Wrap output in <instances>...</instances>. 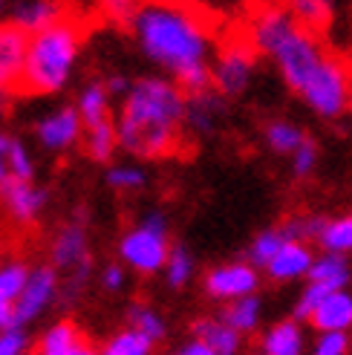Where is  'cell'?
<instances>
[{
    "mask_svg": "<svg viewBox=\"0 0 352 355\" xmlns=\"http://www.w3.org/2000/svg\"><path fill=\"white\" fill-rule=\"evenodd\" d=\"M170 225L162 211H148L118 237V260L133 275H159L170 254Z\"/></svg>",
    "mask_w": 352,
    "mask_h": 355,
    "instance_id": "cell-5",
    "label": "cell"
},
{
    "mask_svg": "<svg viewBox=\"0 0 352 355\" xmlns=\"http://www.w3.org/2000/svg\"><path fill=\"white\" fill-rule=\"evenodd\" d=\"M29 35L12 21H0V90L17 93L24 84Z\"/></svg>",
    "mask_w": 352,
    "mask_h": 355,
    "instance_id": "cell-12",
    "label": "cell"
},
{
    "mask_svg": "<svg viewBox=\"0 0 352 355\" xmlns=\"http://www.w3.org/2000/svg\"><path fill=\"white\" fill-rule=\"evenodd\" d=\"M104 81H107V90L113 93V98H121V96L130 90V81L125 76H110V78H104Z\"/></svg>",
    "mask_w": 352,
    "mask_h": 355,
    "instance_id": "cell-41",
    "label": "cell"
},
{
    "mask_svg": "<svg viewBox=\"0 0 352 355\" xmlns=\"http://www.w3.org/2000/svg\"><path fill=\"white\" fill-rule=\"evenodd\" d=\"M292 173H294V180H306V176L315 171V165H318V148H315V141L306 139L301 148H297L292 156Z\"/></svg>",
    "mask_w": 352,
    "mask_h": 355,
    "instance_id": "cell-36",
    "label": "cell"
},
{
    "mask_svg": "<svg viewBox=\"0 0 352 355\" xmlns=\"http://www.w3.org/2000/svg\"><path fill=\"white\" fill-rule=\"evenodd\" d=\"M12 98H15V93H12V90H0V119H3V116L9 113Z\"/></svg>",
    "mask_w": 352,
    "mask_h": 355,
    "instance_id": "cell-43",
    "label": "cell"
},
{
    "mask_svg": "<svg viewBox=\"0 0 352 355\" xmlns=\"http://www.w3.org/2000/svg\"><path fill=\"white\" fill-rule=\"evenodd\" d=\"M193 338H200L220 355H240L245 347V335L237 332L222 315H205L193 324Z\"/></svg>",
    "mask_w": 352,
    "mask_h": 355,
    "instance_id": "cell-19",
    "label": "cell"
},
{
    "mask_svg": "<svg viewBox=\"0 0 352 355\" xmlns=\"http://www.w3.org/2000/svg\"><path fill=\"white\" fill-rule=\"evenodd\" d=\"M29 335L24 332V327H9L0 329V355H24L29 352Z\"/></svg>",
    "mask_w": 352,
    "mask_h": 355,
    "instance_id": "cell-38",
    "label": "cell"
},
{
    "mask_svg": "<svg viewBox=\"0 0 352 355\" xmlns=\"http://www.w3.org/2000/svg\"><path fill=\"white\" fill-rule=\"evenodd\" d=\"M309 136L301 124H294L292 119H272L266 128H263V141L272 153H280V156H292L297 148L303 145Z\"/></svg>",
    "mask_w": 352,
    "mask_h": 355,
    "instance_id": "cell-25",
    "label": "cell"
},
{
    "mask_svg": "<svg viewBox=\"0 0 352 355\" xmlns=\"http://www.w3.org/2000/svg\"><path fill=\"white\" fill-rule=\"evenodd\" d=\"M252 355H266V352H260V349H257V352H252Z\"/></svg>",
    "mask_w": 352,
    "mask_h": 355,
    "instance_id": "cell-46",
    "label": "cell"
},
{
    "mask_svg": "<svg viewBox=\"0 0 352 355\" xmlns=\"http://www.w3.org/2000/svg\"><path fill=\"white\" fill-rule=\"evenodd\" d=\"M306 349H309V338L303 321H297V318L274 321L272 327L260 332V352L266 355H306Z\"/></svg>",
    "mask_w": 352,
    "mask_h": 355,
    "instance_id": "cell-16",
    "label": "cell"
},
{
    "mask_svg": "<svg viewBox=\"0 0 352 355\" xmlns=\"http://www.w3.org/2000/svg\"><path fill=\"white\" fill-rule=\"evenodd\" d=\"M12 145H15V136L0 130V185H6L12 180Z\"/></svg>",
    "mask_w": 352,
    "mask_h": 355,
    "instance_id": "cell-39",
    "label": "cell"
},
{
    "mask_svg": "<svg viewBox=\"0 0 352 355\" xmlns=\"http://www.w3.org/2000/svg\"><path fill=\"white\" fill-rule=\"evenodd\" d=\"M84 332L76 321H69V318H61V321L49 324L38 344H35V355H69L78 344H84Z\"/></svg>",
    "mask_w": 352,
    "mask_h": 355,
    "instance_id": "cell-22",
    "label": "cell"
},
{
    "mask_svg": "<svg viewBox=\"0 0 352 355\" xmlns=\"http://www.w3.org/2000/svg\"><path fill=\"white\" fill-rule=\"evenodd\" d=\"M107 185L118 193H136L148 185V171L136 162H118L107 168Z\"/></svg>",
    "mask_w": 352,
    "mask_h": 355,
    "instance_id": "cell-32",
    "label": "cell"
},
{
    "mask_svg": "<svg viewBox=\"0 0 352 355\" xmlns=\"http://www.w3.org/2000/svg\"><path fill=\"white\" fill-rule=\"evenodd\" d=\"M127 29L139 52L185 93L211 87L217 38L211 21L197 6L185 0H142Z\"/></svg>",
    "mask_w": 352,
    "mask_h": 355,
    "instance_id": "cell-2",
    "label": "cell"
},
{
    "mask_svg": "<svg viewBox=\"0 0 352 355\" xmlns=\"http://www.w3.org/2000/svg\"><path fill=\"white\" fill-rule=\"evenodd\" d=\"M12 3H15V0H0V17H6V15H9Z\"/></svg>",
    "mask_w": 352,
    "mask_h": 355,
    "instance_id": "cell-45",
    "label": "cell"
},
{
    "mask_svg": "<svg viewBox=\"0 0 352 355\" xmlns=\"http://www.w3.org/2000/svg\"><path fill=\"white\" fill-rule=\"evenodd\" d=\"M84 49V26L73 17L29 35L21 93L55 96L73 81Z\"/></svg>",
    "mask_w": 352,
    "mask_h": 355,
    "instance_id": "cell-4",
    "label": "cell"
},
{
    "mask_svg": "<svg viewBox=\"0 0 352 355\" xmlns=\"http://www.w3.org/2000/svg\"><path fill=\"white\" fill-rule=\"evenodd\" d=\"M153 349H156V341L130 324L125 329L113 332L110 338L101 344V355H153Z\"/></svg>",
    "mask_w": 352,
    "mask_h": 355,
    "instance_id": "cell-28",
    "label": "cell"
},
{
    "mask_svg": "<svg viewBox=\"0 0 352 355\" xmlns=\"http://www.w3.org/2000/svg\"><path fill=\"white\" fill-rule=\"evenodd\" d=\"M257 49L245 35H234L217 46L211 61V87L222 98H240L249 93V87L257 76Z\"/></svg>",
    "mask_w": 352,
    "mask_h": 355,
    "instance_id": "cell-6",
    "label": "cell"
},
{
    "mask_svg": "<svg viewBox=\"0 0 352 355\" xmlns=\"http://www.w3.org/2000/svg\"><path fill=\"white\" fill-rule=\"evenodd\" d=\"M292 237L303 240V237H301V223H297V217H289V220L277 223V225L263 228V232H257V234L252 237L249 252H245V260L254 263L257 269L263 272V269H266V263H269V260L280 252V248H283V243L292 240Z\"/></svg>",
    "mask_w": 352,
    "mask_h": 355,
    "instance_id": "cell-18",
    "label": "cell"
},
{
    "mask_svg": "<svg viewBox=\"0 0 352 355\" xmlns=\"http://www.w3.org/2000/svg\"><path fill=\"white\" fill-rule=\"evenodd\" d=\"M326 295V289H321V286H315V283H306L303 280V289H301V295H297V300H294V312H292V318H297V321H309L312 318V312H315V306L321 304V297Z\"/></svg>",
    "mask_w": 352,
    "mask_h": 355,
    "instance_id": "cell-35",
    "label": "cell"
},
{
    "mask_svg": "<svg viewBox=\"0 0 352 355\" xmlns=\"http://www.w3.org/2000/svg\"><path fill=\"white\" fill-rule=\"evenodd\" d=\"M283 6L297 24H303L312 32L329 29L332 17H335V0H283Z\"/></svg>",
    "mask_w": 352,
    "mask_h": 355,
    "instance_id": "cell-26",
    "label": "cell"
},
{
    "mask_svg": "<svg viewBox=\"0 0 352 355\" xmlns=\"http://www.w3.org/2000/svg\"><path fill=\"white\" fill-rule=\"evenodd\" d=\"M49 263L55 266L58 272L69 275L84 266H93V254H90V232H87L84 217H76L64 223L49 245Z\"/></svg>",
    "mask_w": 352,
    "mask_h": 355,
    "instance_id": "cell-10",
    "label": "cell"
},
{
    "mask_svg": "<svg viewBox=\"0 0 352 355\" xmlns=\"http://www.w3.org/2000/svg\"><path fill=\"white\" fill-rule=\"evenodd\" d=\"M139 6H142V0H98V12L118 26H130Z\"/></svg>",
    "mask_w": 352,
    "mask_h": 355,
    "instance_id": "cell-34",
    "label": "cell"
},
{
    "mask_svg": "<svg viewBox=\"0 0 352 355\" xmlns=\"http://www.w3.org/2000/svg\"><path fill=\"white\" fill-rule=\"evenodd\" d=\"M315 263V248L309 240H286L283 248L266 263V277L274 283H297V280H306L309 269Z\"/></svg>",
    "mask_w": 352,
    "mask_h": 355,
    "instance_id": "cell-13",
    "label": "cell"
},
{
    "mask_svg": "<svg viewBox=\"0 0 352 355\" xmlns=\"http://www.w3.org/2000/svg\"><path fill=\"white\" fill-rule=\"evenodd\" d=\"M315 243H318L321 252L352 257V211L338 217H324L318 234H315Z\"/></svg>",
    "mask_w": 352,
    "mask_h": 355,
    "instance_id": "cell-23",
    "label": "cell"
},
{
    "mask_svg": "<svg viewBox=\"0 0 352 355\" xmlns=\"http://www.w3.org/2000/svg\"><path fill=\"white\" fill-rule=\"evenodd\" d=\"M202 286H205L208 297L220 300V304H228V300L254 295L260 289V269L249 260H228V263H220L205 272Z\"/></svg>",
    "mask_w": 352,
    "mask_h": 355,
    "instance_id": "cell-8",
    "label": "cell"
},
{
    "mask_svg": "<svg viewBox=\"0 0 352 355\" xmlns=\"http://www.w3.org/2000/svg\"><path fill=\"white\" fill-rule=\"evenodd\" d=\"M306 355H352V332H315Z\"/></svg>",
    "mask_w": 352,
    "mask_h": 355,
    "instance_id": "cell-33",
    "label": "cell"
},
{
    "mask_svg": "<svg viewBox=\"0 0 352 355\" xmlns=\"http://www.w3.org/2000/svg\"><path fill=\"white\" fill-rule=\"evenodd\" d=\"M29 266L24 260H6L0 263V306H12L21 297L26 280H29Z\"/></svg>",
    "mask_w": 352,
    "mask_h": 355,
    "instance_id": "cell-29",
    "label": "cell"
},
{
    "mask_svg": "<svg viewBox=\"0 0 352 355\" xmlns=\"http://www.w3.org/2000/svg\"><path fill=\"white\" fill-rule=\"evenodd\" d=\"M9 327H17L15 309L12 306H0V329H9Z\"/></svg>",
    "mask_w": 352,
    "mask_h": 355,
    "instance_id": "cell-42",
    "label": "cell"
},
{
    "mask_svg": "<svg viewBox=\"0 0 352 355\" xmlns=\"http://www.w3.org/2000/svg\"><path fill=\"white\" fill-rule=\"evenodd\" d=\"M170 355H220V352H214L208 344H202L200 338H191V341H185V344H179Z\"/></svg>",
    "mask_w": 352,
    "mask_h": 355,
    "instance_id": "cell-40",
    "label": "cell"
},
{
    "mask_svg": "<svg viewBox=\"0 0 352 355\" xmlns=\"http://www.w3.org/2000/svg\"><path fill=\"white\" fill-rule=\"evenodd\" d=\"M64 17H69L67 0H15L9 9V21L26 35L41 32L52 24L64 21Z\"/></svg>",
    "mask_w": 352,
    "mask_h": 355,
    "instance_id": "cell-14",
    "label": "cell"
},
{
    "mask_svg": "<svg viewBox=\"0 0 352 355\" xmlns=\"http://www.w3.org/2000/svg\"><path fill=\"white\" fill-rule=\"evenodd\" d=\"M243 35L318 119L335 121L352 107L349 61L332 55L318 32L297 24L286 6L266 3L254 9Z\"/></svg>",
    "mask_w": 352,
    "mask_h": 355,
    "instance_id": "cell-1",
    "label": "cell"
},
{
    "mask_svg": "<svg viewBox=\"0 0 352 355\" xmlns=\"http://www.w3.org/2000/svg\"><path fill=\"white\" fill-rule=\"evenodd\" d=\"M81 148L93 162H113V156L118 150V133H116V119L87 124L84 128V141Z\"/></svg>",
    "mask_w": 352,
    "mask_h": 355,
    "instance_id": "cell-24",
    "label": "cell"
},
{
    "mask_svg": "<svg viewBox=\"0 0 352 355\" xmlns=\"http://www.w3.org/2000/svg\"><path fill=\"white\" fill-rule=\"evenodd\" d=\"M127 324L136 327V329H142L148 338H153L156 344L165 341V335H168L165 315L159 309H153L150 304H139V300L127 306Z\"/></svg>",
    "mask_w": 352,
    "mask_h": 355,
    "instance_id": "cell-31",
    "label": "cell"
},
{
    "mask_svg": "<svg viewBox=\"0 0 352 355\" xmlns=\"http://www.w3.org/2000/svg\"><path fill=\"white\" fill-rule=\"evenodd\" d=\"M162 275H165L170 289H185L188 283L193 280V275H197V260H193L188 245H173L170 248Z\"/></svg>",
    "mask_w": 352,
    "mask_h": 355,
    "instance_id": "cell-30",
    "label": "cell"
},
{
    "mask_svg": "<svg viewBox=\"0 0 352 355\" xmlns=\"http://www.w3.org/2000/svg\"><path fill=\"white\" fill-rule=\"evenodd\" d=\"M35 139L49 153H69L81 148L84 141V121L76 110V104H64L38 119L35 124Z\"/></svg>",
    "mask_w": 352,
    "mask_h": 355,
    "instance_id": "cell-9",
    "label": "cell"
},
{
    "mask_svg": "<svg viewBox=\"0 0 352 355\" xmlns=\"http://www.w3.org/2000/svg\"><path fill=\"white\" fill-rule=\"evenodd\" d=\"M315 332H352V289H332L306 321Z\"/></svg>",
    "mask_w": 352,
    "mask_h": 355,
    "instance_id": "cell-15",
    "label": "cell"
},
{
    "mask_svg": "<svg viewBox=\"0 0 352 355\" xmlns=\"http://www.w3.org/2000/svg\"><path fill=\"white\" fill-rule=\"evenodd\" d=\"M188 93L168 76H142L130 81L116 113L118 150L133 159H165L185 139Z\"/></svg>",
    "mask_w": 352,
    "mask_h": 355,
    "instance_id": "cell-3",
    "label": "cell"
},
{
    "mask_svg": "<svg viewBox=\"0 0 352 355\" xmlns=\"http://www.w3.org/2000/svg\"><path fill=\"white\" fill-rule=\"evenodd\" d=\"M69 355H101V347H93V344H78L73 352H69Z\"/></svg>",
    "mask_w": 352,
    "mask_h": 355,
    "instance_id": "cell-44",
    "label": "cell"
},
{
    "mask_svg": "<svg viewBox=\"0 0 352 355\" xmlns=\"http://www.w3.org/2000/svg\"><path fill=\"white\" fill-rule=\"evenodd\" d=\"M0 208L12 225L26 228L44 214L46 191L35 180H9L6 185H0Z\"/></svg>",
    "mask_w": 352,
    "mask_h": 355,
    "instance_id": "cell-11",
    "label": "cell"
},
{
    "mask_svg": "<svg viewBox=\"0 0 352 355\" xmlns=\"http://www.w3.org/2000/svg\"><path fill=\"white\" fill-rule=\"evenodd\" d=\"M306 283H315V286H321L326 292L349 289L352 286V260L346 254H332V252L315 254Z\"/></svg>",
    "mask_w": 352,
    "mask_h": 355,
    "instance_id": "cell-20",
    "label": "cell"
},
{
    "mask_svg": "<svg viewBox=\"0 0 352 355\" xmlns=\"http://www.w3.org/2000/svg\"><path fill=\"white\" fill-rule=\"evenodd\" d=\"M220 315L237 332L252 335V332L260 329V321H263V300H260L257 292L254 295H245V297H237V300H228Z\"/></svg>",
    "mask_w": 352,
    "mask_h": 355,
    "instance_id": "cell-27",
    "label": "cell"
},
{
    "mask_svg": "<svg viewBox=\"0 0 352 355\" xmlns=\"http://www.w3.org/2000/svg\"><path fill=\"white\" fill-rule=\"evenodd\" d=\"M58 297H61V272L52 263L49 266H32L26 286L15 304L17 327L26 329L29 324H35L41 315H46L52 306H55Z\"/></svg>",
    "mask_w": 352,
    "mask_h": 355,
    "instance_id": "cell-7",
    "label": "cell"
},
{
    "mask_svg": "<svg viewBox=\"0 0 352 355\" xmlns=\"http://www.w3.org/2000/svg\"><path fill=\"white\" fill-rule=\"evenodd\" d=\"M222 119V96L208 87L200 93H188V107H185V130L193 136H211L217 130Z\"/></svg>",
    "mask_w": 352,
    "mask_h": 355,
    "instance_id": "cell-17",
    "label": "cell"
},
{
    "mask_svg": "<svg viewBox=\"0 0 352 355\" xmlns=\"http://www.w3.org/2000/svg\"><path fill=\"white\" fill-rule=\"evenodd\" d=\"M113 93L107 90V81H87L81 90H78V98H76V110L84 121V128L87 124H98V121H110L116 119L113 116Z\"/></svg>",
    "mask_w": 352,
    "mask_h": 355,
    "instance_id": "cell-21",
    "label": "cell"
},
{
    "mask_svg": "<svg viewBox=\"0 0 352 355\" xmlns=\"http://www.w3.org/2000/svg\"><path fill=\"white\" fill-rule=\"evenodd\" d=\"M349 76H352V61H349Z\"/></svg>",
    "mask_w": 352,
    "mask_h": 355,
    "instance_id": "cell-47",
    "label": "cell"
},
{
    "mask_svg": "<svg viewBox=\"0 0 352 355\" xmlns=\"http://www.w3.org/2000/svg\"><path fill=\"white\" fill-rule=\"evenodd\" d=\"M127 266L121 263V260H116V263H107L104 269L98 272V286L104 289V292H110V295H118L121 289H125V283H127Z\"/></svg>",
    "mask_w": 352,
    "mask_h": 355,
    "instance_id": "cell-37",
    "label": "cell"
},
{
    "mask_svg": "<svg viewBox=\"0 0 352 355\" xmlns=\"http://www.w3.org/2000/svg\"><path fill=\"white\" fill-rule=\"evenodd\" d=\"M24 355H29V352H24Z\"/></svg>",
    "mask_w": 352,
    "mask_h": 355,
    "instance_id": "cell-48",
    "label": "cell"
}]
</instances>
